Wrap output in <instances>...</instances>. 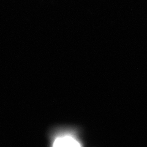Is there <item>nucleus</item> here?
Returning <instances> with one entry per match:
<instances>
[{"label": "nucleus", "instance_id": "obj_1", "mask_svg": "<svg viewBox=\"0 0 147 147\" xmlns=\"http://www.w3.org/2000/svg\"><path fill=\"white\" fill-rule=\"evenodd\" d=\"M52 147H81V145L74 138L67 136L55 139Z\"/></svg>", "mask_w": 147, "mask_h": 147}]
</instances>
